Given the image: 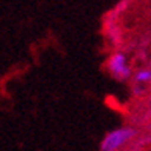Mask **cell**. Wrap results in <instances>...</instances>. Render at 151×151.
Instances as JSON below:
<instances>
[{"instance_id": "1", "label": "cell", "mask_w": 151, "mask_h": 151, "mask_svg": "<svg viewBox=\"0 0 151 151\" xmlns=\"http://www.w3.org/2000/svg\"><path fill=\"white\" fill-rule=\"evenodd\" d=\"M136 136V129L131 127H123L109 131L100 142L102 151H117L120 147H123L127 142H129Z\"/></svg>"}, {"instance_id": "2", "label": "cell", "mask_w": 151, "mask_h": 151, "mask_svg": "<svg viewBox=\"0 0 151 151\" xmlns=\"http://www.w3.org/2000/svg\"><path fill=\"white\" fill-rule=\"evenodd\" d=\"M106 70L108 73L113 76L116 80H128L131 77V68L128 65V59H127V54L122 52V51H116L113 52L111 56L106 59Z\"/></svg>"}, {"instance_id": "3", "label": "cell", "mask_w": 151, "mask_h": 151, "mask_svg": "<svg viewBox=\"0 0 151 151\" xmlns=\"http://www.w3.org/2000/svg\"><path fill=\"white\" fill-rule=\"evenodd\" d=\"M151 82V68H145V70H139L134 74V83H148Z\"/></svg>"}, {"instance_id": "4", "label": "cell", "mask_w": 151, "mask_h": 151, "mask_svg": "<svg viewBox=\"0 0 151 151\" xmlns=\"http://www.w3.org/2000/svg\"><path fill=\"white\" fill-rule=\"evenodd\" d=\"M143 85H140V83H134V88H133V93L134 94H137V96H140V94H143Z\"/></svg>"}]
</instances>
